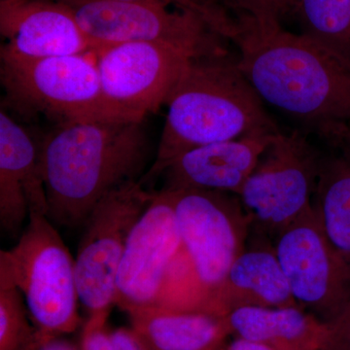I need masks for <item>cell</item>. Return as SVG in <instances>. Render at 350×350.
I'll use <instances>...</instances> for the list:
<instances>
[{
	"instance_id": "7402d4cb",
	"label": "cell",
	"mask_w": 350,
	"mask_h": 350,
	"mask_svg": "<svg viewBox=\"0 0 350 350\" xmlns=\"http://www.w3.org/2000/svg\"><path fill=\"white\" fill-rule=\"evenodd\" d=\"M128 1L155 2L174 5L178 10L192 13L204 21L221 38L236 40L239 33L238 22L228 12L220 0H128Z\"/></svg>"
},
{
	"instance_id": "5b68a950",
	"label": "cell",
	"mask_w": 350,
	"mask_h": 350,
	"mask_svg": "<svg viewBox=\"0 0 350 350\" xmlns=\"http://www.w3.org/2000/svg\"><path fill=\"white\" fill-rule=\"evenodd\" d=\"M6 98L18 111L44 113L62 125L89 121H135L103 96L96 64L84 55L31 57L0 51Z\"/></svg>"
},
{
	"instance_id": "cb8c5ba5",
	"label": "cell",
	"mask_w": 350,
	"mask_h": 350,
	"mask_svg": "<svg viewBox=\"0 0 350 350\" xmlns=\"http://www.w3.org/2000/svg\"><path fill=\"white\" fill-rule=\"evenodd\" d=\"M237 16H246L260 21L282 22L295 13L297 0H226ZM282 24V23H280Z\"/></svg>"
},
{
	"instance_id": "ba28073f",
	"label": "cell",
	"mask_w": 350,
	"mask_h": 350,
	"mask_svg": "<svg viewBox=\"0 0 350 350\" xmlns=\"http://www.w3.org/2000/svg\"><path fill=\"white\" fill-rule=\"evenodd\" d=\"M154 196L155 192L139 180L126 182L103 197L83 225L75 275L79 301L88 317H109L126 243Z\"/></svg>"
},
{
	"instance_id": "9a60e30c",
	"label": "cell",
	"mask_w": 350,
	"mask_h": 350,
	"mask_svg": "<svg viewBox=\"0 0 350 350\" xmlns=\"http://www.w3.org/2000/svg\"><path fill=\"white\" fill-rule=\"evenodd\" d=\"M276 133H253L186 152L163 172L162 190L202 189L239 196Z\"/></svg>"
},
{
	"instance_id": "8992f818",
	"label": "cell",
	"mask_w": 350,
	"mask_h": 350,
	"mask_svg": "<svg viewBox=\"0 0 350 350\" xmlns=\"http://www.w3.org/2000/svg\"><path fill=\"white\" fill-rule=\"evenodd\" d=\"M0 275L20 290L38 330L62 336L79 327L75 260L48 216L29 214L18 243L0 251Z\"/></svg>"
},
{
	"instance_id": "7a4b0ae2",
	"label": "cell",
	"mask_w": 350,
	"mask_h": 350,
	"mask_svg": "<svg viewBox=\"0 0 350 350\" xmlns=\"http://www.w3.org/2000/svg\"><path fill=\"white\" fill-rule=\"evenodd\" d=\"M148 154L142 121L62 125L39 149L48 218L64 227L84 225L108 193L140 180Z\"/></svg>"
},
{
	"instance_id": "4316f807",
	"label": "cell",
	"mask_w": 350,
	"mask_h": 350,
	"mask_svg": "<svg viewBox=\"0 0 350 350\" xmlns=\"http://www.w3.org/2000/svg\"><path fill=\"white\" fill-rule=\"evenodd\" d=\"M323 137H326L328 139L340 145L344 149L345 153L350 155V125L334 126L327 131Z\"/></svg>"
},
{
	"instance_id": "8fae6325",
	"label": "cell",
	"mask_w": 350,
	"mask_h": 350,
	"mask_svg": "<svg viewBox=\"0 0 350 350\" xmlns=\"http://www.w3.org/2000/svg\"><path fill=\"white\" fill-rule=\"evenodd\" d=\"M103 96L135 121L165 105L190 61L182 51L156 42L115 44L98 51Z\"/></svg>"
},
{
	"instance_id": "6da1fadb",
	"label": "cell",
	"mask_w": 350,
	"mask_h": 350,
	"mask_svg": "<svg viewBox=\"0 0 350 350\" xmlns=\"http://www.w3.org/2000/svg\"><path fill=\"white\" fill-rule=\"evenodd\" d=\"M238 68L262 103L322 135L350 125V64L282 24L237 16Z\"/></svg>"
},
{
	"instance_id": "603a6c76",
	"label": "cell",
	"mask_w": 350,
	"mask_h": 350,
	"mask_svg": "<svg viewBox=\"0 0 350 350\" xmlns=\"http://www.w3.org/2000/svg\"><path fill=\"white\" fill-rule=\"evenodd\" d=\"M108 317H88L82 329L79 350H142L131 328L111 329Z\"/></svg>"
},
{
	"instance_id": "d4e9b609",
	"label": "cell",
	"mask_w": 350,
	"mask_h": 350,
	"mask_svg": "<svg viewBox=\"0 0 350 350\" xmlns=\"http://www.w3.org/2000/svg\"><path fill=\"white\" fill-rule=\"evenodd\" d=\"M328 325L330 337L327 350H350V301Z\"/></svg>"
},
{
	"instance_id": "e0dca14e",
	"label": "cell",
	"mask_w": 350,
	"mask_h": 350,
	"mask_svg": "<svg viewBox=\"0 0 350 350\" xmlns=\"http://www.w3.org/2000/svg\"><path fill=\"white\" fill-rule=\"evenodd\" d=\"M142 350H221L231 337L225 317L145 306L128 312Z\"/></svg>"
},
{
	"instance_id": "4fadbf2b",
	"label": "cell",
	"mask_w": 350,
	"mask_h": 350,
	"mask_svg": "<svg viewBox=\"0 0 350 350\" xmlns=\"http://www.w3.org/2000/svg\"><path fill=\"white\" fill-rule=\"evenodd\" d=\"M29 214L48 216V200L39 149L27 131L0 112V226L19 236Z\"/></svg>"
},
{
	"instance_id": "ffe728a7",
	"label": "cell",
	"mask_w": 350,
	"mask_h": 350,
	"mask_svg": "<svg viewBox=\"0 0 350 350\" xmlns=\"http://www.w3.org/2000/svg\"><path fill=\"white\" fill-rule=\"evenodd\" d=\"M301 34L350 64V0H297Z\"/></svg>"
},
{
	"instance_id": "7c38bea8",
	"label": "cell",
	"mask_w": 350,
	"mask_h": 350,
	"mask_svg": "<svg viewBox=\"0 0 350 350\" xmlns=\"http://www.w3.org/2000/svg\"><path fill=\"white\" fill-rule=\"evenodd\" d=\"M178 245L172 199L167 191H159L126 243L117 273L114 305L126 313L155 305Z\"/></svg>"
},
{
	"instance_id": "5bb4252c",
	"label": "cell",
	"mask_w": 350,
	"mask_h": 350,
	"mask_svg": "<svg viewBox=\"0 0 350 350\" xmlns=\"http://www.w3.org/2000/svg\"><path fill=\"white\" fill-rule=\"evenodd\" d=\"M0 32L4 46L23 56L94 52L69 9L54 0H0Z\"/></svg>"
},
{
	"instance_id": "52a82bcc",
	"label": "cell",
	"mask_w": 350,
	"mask_h": 350,
	"mask_svg": "<svg viewBox=\"0 0 350 350\" xmlns=\"http://www.w3.org/2000/svg\"><path fill=\"white\" fill-rule=\"evenodd\" d=\"M69 9L94 52L115 44L156 42L196 57L228 52L219 34L194 14L155 2L54 0Z\"/></svg>"
},
{
	"instance_id": "83f0119b",
	"label": "cell",
	"mask_w": 350,
	"mask_h": 350,
	"mask_svg": "<svg viewBox=\"0 0 350 350\" xmlns=\"http://www.w3.org/2000/svg\"><path fill=\"white\" fill-rule=\"evenodd\" d=\"M221 350H273L266 345L246 340V338L234 337V340L226 342Z\"/></svg>"
},
{
	"instance_id": "44dd1931",
	"label": "cell",
	"mask_w": 350,
	"mask_h": 350,
	"mask_svg": "<svg viewBox=\"0 0 350 350\" xmlns=\"http://www.w3.org/2000/svg\"><path fill=\"white\" fill-rule=\"evenodd\" d=\"M29 319L20 290L0 275V350H24L29 345L38 330Z\"/></svg>"
},
{
	"instance_id": "2e32d148",
	"label": "cell",
	"mask_w": 350,
	"mask_h": 350,
	"mask_svg": "<svg viewBox=\"0 0 350 350\" xmlns=\"http://www.w3.org/2000/svg\"><path fill=\"white\" fill-rule=\"evenodd\" d=\"M295 301L275 250H244L214 293L207 313L226 317L241 308H285Z\"/></svg>"
},
{
	"instance_id": "3957f363",
	"label": "cell",
	"mask_w": 350,
	"mask_h": 350,
	"mask_svg": "<svg viewBox=\"0 0 350 350\" xmlns=\"http://www.w3.org/2000/svg\"><path fill=\"white\" fill-rule=\"evenodd\" d=\"M165 105L155 160L139 180L145 187L192 149L280 131L229 51L191 57Z\"/></svg>"
},
{
	"instance_id": "277c9868",
	"label": "cell",
	"mask_w": 350,
	"mask_h": 350,
	"mask_svg": "<svg viewBox=\"0 0 350 350\" xmlns=\"http://www.w3.org/2000/svg\"><path fill=\"white\" fill-rule=\"evenodd\" d=\"M167 192L179 245L154 306L207 313L232 262L245 250L251 220L238 195L202 189Z\"/></svg>"
},
{
	"instance_id": "484cf974",
	"label": "cell",
	"mask_w": 350,
	"mask_h": 350,
	"mask_svg": "<svg viewBox=\"0 0 350 350\" xmlns=\"http://www.w3.org/2000/svg\"><path fill=\"white\" fill-rule=\"evenodd\" d=\"M24 350H78L75 345L62 338L36 330V335Z\"/></svg>"
},
{
	"instance_id": "30bf717a",
	"label": "cell",
	"mask_w": 350,
	"mask_h": 350,
	"mask_svg": "<svg viewBox=\"0 0 350 350\" xmlns=\"http://www.w3.org/2000/svg\"><path fill=\"white\" fill-rule=\"evenodd\" d=\"M295 301L329 322L350 301V262L331 243L313 207L278 234L273 248Z\"/></svg>"
},
{
	"instance_id": "9c48e42d",
	"label": "cell",
	"mask_w": 350,
	"mask_h": 350,
	"mask_svg": "<svg viewBox=\"0 0 350 350\" xmlns=\"http://www.w3.org/2000/svg\"><path fill=\"white\" fill-rule=\"evenodd\" d=\"M321 159L299 131L276 133L239 194L251 224L278 236L310 211Z\"/></svg>"
},
{
	"instance_id": "ac0fdd59",
	"label": "cell",
	"mask_w": 350,
	"mask_h": 350,
	"mask_svg": "<svg viewBox=\"0 0 350 350\" xmlns=\"http://www.w3.org/2000/svg\"><path fill=\"white\" fill-rule=\"evenodd\" d=\"M231 335L273 350L328 349V322L299 306L241 308L225 317Z\"/></svg>"
},
{
	"instance_id": "d6986e66",
	"label": "cell",
	"mask_w": 350,
	"mask_h": 350,
	"mask_svg": "<svg viewBox=\"0 0 350 350\" xmlns=\"http://www.w3.org/2000/svg\"><path fill=\"white\" fill-rule=\"evenodd\" d=\"M322 229L350 262V155L321 159L312 202Z\"/></svg>"
}]
</instances>
